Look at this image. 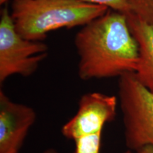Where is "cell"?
<instances>
[{"label": "cell", "instance_id": "11", "mask_svg": "<svg viewBox=\"0 0 153 153\" xmlns=\"http://www.w3.org/2000/svg\"><path fill=\"white\" fill-rule=\"evenodd\" d=\"M123 153H132L131 150H128ZM136 153H153V147L151 145H145L136 150Z\"/></svg>", "mask_w": 153, "mask_h": 153}, {"label": "cell", "instance_id": "8", "mask_svg": "<svg viewBox=\"0 0 153 153\" xmlns=\"http://www.w3.org/2000/svg\"><path fill=\"white\" fill-rule=\"evenodd\" d=\"M130 14L153 26V0H128Z\"/></svg>", "mask_w": 153, "mask_h": 153}, {"label": "cell", "instance_id": "4", "mask_svg": "<svg viewBox=\"0 0 153 153\" xmlns=\"http://www.w3.org/2000/svg\"><path fill=\"white\" fill-rule=\"evenodd\" d=\"M43 41L22 37L15 28L7 7L1 11L0 19V83L12 75L28 76L36 71L48 55Z\"/></svg>", "mask_w": 153, "mask_h": 153}, {"label": "cell", "instance_id": "1", "mask_svg": "<svg viewBox=\"0 0 153 153\" xmlns=\"http://www.w3.org/2000/svg\"><path fill=\"white\" fill-rule=\"evenodd\" d=\"M74 45L79 57L78 74L83 80L120 76L136 71L138 45L127 15L109 9L78 31Z\"/></svg>", "mask_w": 153, "mask_h": 153}, {"label": "cell", "instance_id": "2", "mask_svg": "<svg viewBox=\"0 0 153 153\" xmlns=\"http://www.w3.org/2000/svg\"><path fill=\"white\" fill-rule=\"evenodd\" d=\"M108 10L82 0H13L11 16L22 37L43 41L49 32L84 26Z\"/></svg>", "mask_w": 153, "mask_h": 153}, {"label": "cell", "instance_id": "6", "mask_svg": "<svg viewBox=\"0 0 153 153\" xmlns=\"http://www.w3.org/2000/svg\"><path fill=\"white\" fill-rule=\"evenodd\" d=\"M36 118L31 107L14 102L0 91V153H19Z\"/></svg>", "mask_w": 153, "mask_h": 153}, {"label": "cell", "instance_id": "12", "mask_svg": "<svg viewBox=\"0 0 153 153\" xmlns=\"http://www.w3.org/2000/svg\"><path fill=\"white\" fill-rule=\"evenodd\" d=\"M43 153H58L56 150H55L54 149H48V150H45Z\"/></svg>", "mask_w": 153, "mask_h": 153}, {"label": "cell", "instance_id": "7", "mask_svg": "<svg viewBox=\"0 0 153 153\" xmlns=\"http://www.w3.org/2000/svg\"><path fill=\"white\" fill-rule=\"evenodd\" d=\"M127 18L138 45V63L134 73L140 82L153 92V26L132 14H127Z\"/></svg>", "mask_w": 153, "mask_h": 153}, {"label": "cell", "instance_id": "13", "mask_svg": "<svg viewBox=\"0 0 153 153\" xmlns=\"http://www.w3.org/2000/svg\"><path fill=\"white\" fill-rule=\"evenodd\" d=\"M9 0H0V4H5Z\"/></svg>", "mask_w": 153, "mask_h": 153}, {"label": "cell", "instance_id": "5", "mask_svg": "<svg viewBox=\"0 0 153 153\" xmlns=\"http://www.w3.org/2000/svg\"><path fill=\"white\" fill-rule=\"evenodd\" d=\"M118 99L114 95L91 92L82 96L76 114L62 126V135L74 141L79 137L102 132L116 116Z\"/></svg>", "mask_w": 153, "mask_h": 153}, {"label": "cell", "instance_id": "9", "mask_svg": "<svg viewBox=\"0 0 153 153\" xmlns=\"http://www.w3.org/2000/svg\"><path fill=\"white\" fill-rule=\"evenodd\" d=\"M74 143V153H100L101 133L81 137Z\"/></svg>", "mask_w": 153, "mask_h": 153}, {"label": "cell", "instance_id": "10", "mask_svg": "<svg viewBox=\"0 0 153 153\" xmlns=\"http://www.w3.org/2000/svg\"><path fill=\"white\" fill-rule=\"evenodd\" d=\"M82 1L94 4L105 6L111 10L118 11L126 15L130 14L128 0H82Z\"/></svg>", "mask_w": 153, "mask_h": 153}, {"label": "cell", "instance_id": "3", "mask_svg": "<svg viewBox=\"0 0 153 153\" xmlns=\"http://www.w3.org/2000/svg\"><path fill=\"white\" fill-rule=\"evenodd\" d=\"M118 95L128 150L153 147V92L128 72L119 76Z\"/></svg>", "mask_w": 153, "mask_h": 153}]
</instances>
